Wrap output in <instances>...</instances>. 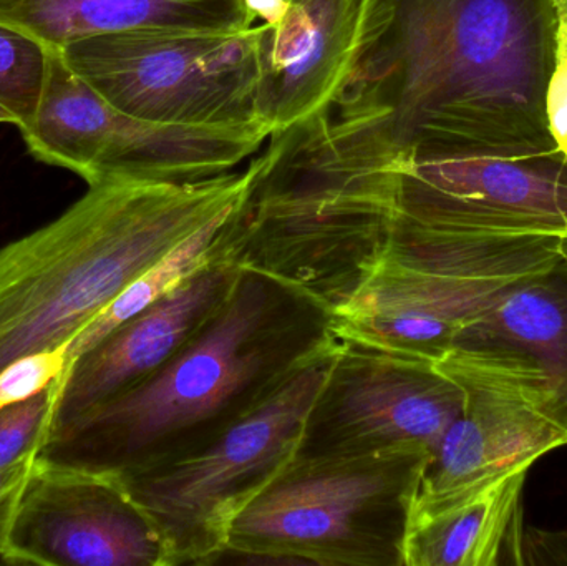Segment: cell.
<instances>
[{"label":"cell","instance_id":"cell-2","mask_svg":"<svg viewBox=\"0 0 567 566\" xmlns=\"http://www.w3.org/2000/svg\"><path fill=\"white\" fill-rule=\"evenodd\" d=\"M337 336L329 308L241 271L228 301L175 358L56 428L39 459L110 475L178 461L255 411Z\"/></svg>","mask_w":567,"mask_h":566},{"label":"cell","instance_id":"cell-26","mask_svg":"<svg viewBox=\"0 0 567 566\" xmlns=\"http://www.w3.org/2000/svg\"><path fill=\"white\" fill-rule=\"evenodd\" d=\"M290 0H245L246 10L255 23L275 25L281 20Z\"/></svg>","mask_w":567,"mask_h":566},{"label":"cell","instance_id":"cell-12","mask_svg":"<svg viewBox=\"0 0 567 566\" xmlns=\"http://www.w3.org/2000/svg\"><path fill=\"white\" fill-rule=\"evenodd\" d=\"M162 548L118 478L37 461L6 565L159 566Z\"/></svg>","mask_w":567,"mask_h":566},{"label":"cell","instance_id":"cell-24","mask_svg":"<svg viewBox=\"0 0 567 566\" xmlns=\"http://www.w3.org/2000/svg\"><path fill=\"white\" fill-rule=\"evenodd\" d=\"M40 452H30L0 471V565H6L7 544L17 508L32 478Z\"/></svg>","mask_w":567,"mask_h":566},{"label":"cell","instance_id":"cell-13","mask_svg":"<svg viewBox=\"0 0 567 566\" xmlns=\"http://www.w3.org/2000/svg\"><path fill=\"white\" fill-rule=\"evenodd\" d=\"M241 271L213 256L172 291L76 358L59 378L52 432L175 358L228 301Z\"/></svg>","mask_w":567,"mask_h":566},{"label":"cell","instance_id":"cell-14","mask_svg":"<svg viewBox=\"0 0 567 566\" xmlns=\"http://www.w3.org/2000/svg\"><path fill=\"white\" fill-rule=\"evenodd\" d=\"M458 384L465 405L423 465L409 527L475 501L567 445L561 429L518 399L473 382Z\"/></svg>","mask_w":567,"mask_h":566},{"label":"cell","instance_id":"cell-25","mask_svg":"<svg viewBox=\"0 0 567 566\" xmlns=\"http://www.w3.org/2000/svg\"><path fill=\"white\" fill-rule=\"evenodd\" d=\"M516 565H567V532L523 527Z\"/></svg>","mask_w":567,"mask_h":566},{"label":"cell","instance_id":"cell-20","mask_svg":"<svg viewBox=\"0 0 567 566\" xmlns=\"http://www.w3.org/2000/svg\"><path fill=\"white\" fill-rule=\"evenodd\" d=\"M47 50L35 40L0 25V103L22 128L35 112L45 76Z\"/></svg>","mask_w":567,"mask_h":566},{"label":"cell","instance_id":"cell-4","mask_svg":"<svg viewBox=\"0 0 567 566\" xmlns=\"http://www.w3.org/2000/svg\"><path fill=\"white\" fill-rule=\"evenodd\" d=\"M248 173L172 183L110 175L0 249V372L69 346L123 289L233 208Z\"/></svg>","mask_w":567,"mask_h":566},{"label":"cell","instance_id":"cell-7","mask_svg":"<svg viewBox=\"0 0 567 566\" xmlns=\"http://www.w3.org/2000/svg\"><path fill=\"white\" fill-rule=\"evenodd\" d=\"M317 352L261 405L178 461L115 475L162 548L159 566L215 565L239 515L296 457L339 349Z\"/></svg>","mask_w":567,"mask_h":566},{"label":"cell","instance_id":"cell-21","mask_svg":"<svg viewBox=\"0 0 567 566\" xmlns=\"http://www.w3.org/2000/svg\"><path fill=\"white\" fill-rule=\"evenodd\" d=\"M59 379L39 394L0 409V471L30 452L42 451L55 419Z\"/></svg>","mask_w":567,"mask_h":566},{"label":"cell","instance_id":"cell-8","mask_svg":"<svg viewBox=\"0 0 567 566\" xmlns=\"http://www.w3.org/2000/svg\"><path fill=\"white\" fill-rule=\"evenodd\" d=\"M261 23L238 32L128 30L79 40L62 53L128 115L172 125H233L261 119Z\"/></svg>","mask_w":567,"mask_h":566},{"label":"cell","instance_id":"cell-16","mask_svg":"<svg viewBox=\"0 0 567 566\" xmlns=\"http://www.w3.org/2000/svg\"><path fill=\"white\" fill-rule=\"evenodd\" d=\"M0 25L62 50L128 30L238 32L256 23L245 0H0Z\"/></svg>","mask_w":567,"mask_h":566},{"label":"cell","instance_id":"cell-10","mask_svg":"<svg viewBox=\"0 0 567 566\" xmlns=\"http://www.w3.org/2000/svg\"><path fill=\"white\" fill-rule=\"evenodd\" d=\"M396 213L468 231L567 238V155L403 156Z\"/></svg>","mask_w":567,"mask_h":566},{"label":"cell","instance_id":"cell-9","mask_svg":"<svg viewBox=\"0 0 567 566\" xmlns=\"http://www.w3.org/2000/svg\"><path fill=\"white\" fill-rule=\"evenodd\" d=\"M465 401L435 362L340 338L297 454L430 455Z\"/></svg>","mask_w":567,"mask_h":566},{"label":"cell","instance_id":"cell-27","mask_svg":"<svg viewBox=\"0 0 567 566\" xmlns=\"http://www.w3.org/2000/svg\"><path fill=\"white\" fill-rule=\"evenodd\" d=\"M0 125L19 126V120H17V116L13 115L12 112H9L2 103H0Z\"/></svg>","mask_w":567,"mask_h":566},{"label":"cell","instance_id":"cell-11","mask_svg":"<svg viewBox=\"0 0 567 566\" xmlns=\"http://www.w3.org/2000/svg\"><path fill=\"white\" fill-rule=\"evenodd\" d=\"M435 366L518 399L567 434V256L503 292Z\"/></svg>","mask_w":567,"mask_h":566},{"label":"cell","instance_id":"cell-6","mask_svg":"<svg viewBox=\"0 0 567 566\" xmlns=\"http://www.w3.org/2000/svg\"><path fill=\"white\" fill-rule=\"evenodd\" d=\"M429 457L296 454L239 515L218 562L403 566L410 507Z\"/></svg>","mask_w":567,"mask_h":566},{"label":"cell","instance_id":"cell-19","mask_svg":"<svg viewBox=\"0 0 567 566\" xmlns=\"http://www.w3.org/2000/svg\"><path fill=\"white\" fill-rule=\"evenodd\" d=\"M239 199V198H238ZM235 208V206H233ZM231 208V209H233ZM229 212L202 226L183 239L168 255L146 269L128 288L123 289L93 321H90L66 346V368L83 352L99 344L103 338L133 316L148 308L156 299L172 291L183 279L202 268L215 256L216 236L225 225Z\"/></svg>","mask_w":567,"mask_h":566},{"label":"cell","instance_id":"cell-15","mask_svg":"<svg viewBox=\"0 0 567 566\" xmlns=\"http://www.w3.org/2000/svg\"><path fill=\"white\" fill-rule=\"evenodd\" d=\"M367 16L369 0H290L278 23H261L258 110L272 133L332 105L362 52Z\"/></svg>","mask_w":567,"mask_h":566},{"label":"cell","instance_id":"cell-17","mask_svg":"<svg viewBox=\"0 0 567 566\" xmlns=\"http://www.w3.org/2000/svg\"><path fill=\"white\" fill-rule=\"evenodd\" d=\"M45 50L42 92L20 135L37 162L69 169L92 185L105 168L123 112L70 66L62 50Z\"/></svg>","mask_w":567,"mask_h":566},{"label":"cell","instance_id":"cell-22","mask_svg":"<svg viewBox=\"0 0 567 566\" xmlns=\"http://www.w3.org/2000/svg\"><path fill=\"white\" fill-rule=\"evenodd\" d=\"M66 369V346L27 356L0 372V409L49 388Z\"/></svg>","mask_w":567,"mask_h":566},{"label":"cell","instance_id":"cell-23","mask_svg":"<svg viewBox=\"0 0 567 566\" xmlns=\"http://www.w3.org/2000/svg\"><path fill=\"white\" fill-rule=\"evenodd\" d=\"M556 35L546 115L556 148L567 155V0H555Z\"/></svg>","mask_w":567,"mask_h":566},{"label":"cell","instance_id":"cell-1","mask_svg":"<svg viewBox=\"0 0 567 566\" xmlns=\"http://www.w3.org/2000/svg\"><path fill=\"white\" fill-rule=\"evenodd\" d=\"M555 0H369L330 112L403 156L559 152L546 95Z\"/></svg>","mask_w":567,"mask_h":566},{"label":"cell","instance_id":"cell-3","mask_svg":"<svg viewBox=\"0 0 567 566\" xmlns=\"http://www.w3.org/2000/svg\"><path fill=\"white\" fill-rule=\"evenodd\" d=\"M396 156L330 109L269 136L216 236L215 255L336 311L385 256Z\"/></svg>","mask_w":567,"mask_h":566},{"label":"cell","instance_id":"cell-5","mask_svg":"<svg viewBox=\"0 0 567 566\" xmlns=\"http://www.w3.org/2000/svg\"><path fill=\"white\" fill-rule=\"evenodd\" d=\"M565 256V236L443 228L396 213L382 261L333 311L337 335L439 362L503 292Z\"/></svg>","mask_w":567,"mask_h":566},{"label":"cell","instance_id":"cell-18","mask_svg":"<svg viewBox=\"0 0 567 566\" xmlns=\"http://www.w3.org/2000/svg\"><path fill=\"white\" fill-rule=\"evenodd\" d=\"M528 474L512 475L475 501L406 528L403 566L516 565Z\"/></svg>","mask_w":567,"mask_h":566}]
</instances>
